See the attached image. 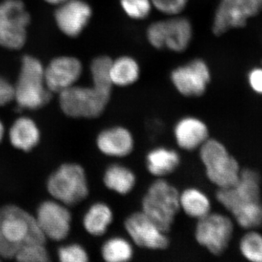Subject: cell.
<instances>
[{"instance_id":"6da1fadb","label":"cell","mask_w":262,"mask_h":262,"mask_svg":"<svg viewBox=\"0 0 262 262\" xmlns=\"http://www.w3.org/2000/svg\"><path fill=\"white\" fill-rule=\"evenodd\" d=\"M46 242L34 215L16 205L0 208V257L13 259L26 245Z\"/></svg>"},{"instance_id":"7a4b0ae2","label":"cell","mask_w":262,"mask_h":262,"mask_svg":"<svg viewBox=\"0 0 262 262\" xmlns=\"http://www.w3.org/2000/svg\"><path fill=\"white\" fill-rule=\"evenodd\" d=\"M113 85L94 82L90 86L74 85L59 94V105L67 116L94 119L101 116L111 100Z\"/></svg>"},{"instance_id":"3957f363","label":"cell","mask_w":262,"mask_h":262,"mask_svg":"<svg viewBox=\"0 0 262 262\" xmlns=\"http://www.w3.org/2000/svg\"><path fill=\"white\" fill-rule=\"evenodd\" d=\"M14 89V101L21 110H39L51 101L53 95L46 84L45 67L32 56L22 58Z\"/></svg>"},{"instance_id":"277c9868","label":"cell","mask_w":262,"mask_h":262,"mask_svg":"<svg viewBox=\"0 0 262 262\" xmlns=\"http://www.w3.org/2000/svg\"><path fill=\"white\" fill-rule=\"evenodd\" d=\"M177 188L164 179L151 183L141 201V211L168 233L180 211Z\"/></svg>"},{"instance_id":"5b68a950","label":"cell","mask_w":262,"mask_h":262,"mask_svg":"<svg viewBox=\"0 0 262 262\" xmlns=\"http://www.w3.org/2000/svg\"><path fill=\"white\" fill-rule=\"evenodd\" d=\"M194 29L189 18L182 15L155 20L148 26L146 39L151 47L182 53L190 46Z\"/></svg>"},{"instance_id":"8992f818","label":"cell","mask_w":262,"mask_h":262,"mask_svg":"<svg viewBox=\"0 0 262 262\" xmlns=\"http://www.w3.org/2000/svg\"><path fill=\"white\" fill-rule=\"evenodd\" d=\"M260 178L251 169L241 170L238 182L232 187L218 189L215 198L234 218L261 208Z\"/></svg>"},{"instance_id":"52a82bcc","label":"cell","mask_w":262,"mask_h":262,"mask_svg":"<svg viewBox=\"0 0 262 262\" xmlns=\"http://www.w3.org/2000/svg\"><path fill=\"white\" fill-rule=\"evenodd\" d=\"M199 149L207 178L218 189L232 187L238 182L242 170L222 142L209 138Z\"/></svg>"},{"instance_id":"ba28073f","label":"cell","mask_w":262,"mask_h":262,"mask_svg":"<svg viewBox=\"0 0 262 262\" xmlns=\"http://www.w3.org/2000/svg\"><path fill=\"white\" fill-rule=\"evenodd\" d=\"M50 195L70 207L79 204L89 194L84 168L77 163H64L51 174L47 181Z\"/></svg>"},{"instance_id":"9c48e42d","label":"cell","mask_w":262,"mask_h":262,"mask_svg":"<svg viewBox=\"0 0 262 262\" xmlns=\"http://www.w3.org/2000/svg\"><path fill=\"white\" fill-rule=\"evenodd\" d=\"M31 17L21 0H4L0 3V46L21 49L27 42Z\"/></svg>"},{"instance_id":"30bf717a","label":"cell","mask_w":262,"mask_h":262,"mask_svg":"<svg viewBox=\"0 0 262 262\" xmlns=\"http://www.w3.org/2000/svg\"><path fill=\"white\" fill-rule=\"evenodd\" d=\"M262 12V0H220L212 20L215 36L244 28L248 20Z\"/></svg>"},{"instance_id":"8fae6325","label":"cell","mask_w":262,"mask_h":262,"mask_svg":"<svg viewBox=\"0 0 262 262\" xmlns=\"http://www.w3.org/2000/svg\"><path fill=\"white\" fill-rule=\"evenodd\" d=\"M232 220L220 213H209L198 220L194 237L198 244L215 256L222 254L232 239Z\"/></svg>"},{"instance_id":"7c38bea8","label":"cell","mask_w":262,"mask_h":262,"mask_svg":"<svg viewBox=\"0 0 262 262\" xmlns=\"http://www.w3.org/2000/svg\"><path fill=\"white\" fill-rule=\"evenodd\" d=\"M170 80L184 97H200L206 94L211 84L212 72L204 59L196 58L175 67L170 72Z\"/></svg>"},{"instance_id":"4fadbf2b","label":"cell","mask_w":262,"mask_h":262,"mask_svg":"<svg viewBox=\"0 0 262 262\" xmlns=\"http://www.w3.org/2000/svg\"><path fill=\"white\" fill-rule=\"evenodd\" d=\"M34 217L46 239L60 242L70 233L72 213L68 206L56 200L42 202L38 207Z\"/></svg>"},{"instance_id":"5bb4252c","label":"cell","mask_w":262,"mask_h":262,"mask_svg":"<svg viewBox=\"0 0 262 262\" xmlns=\"http://www.w3.org/2000/svg\"><path fill=\"white\" fill-rule=\"evenodd\" d=\"M124 227L131 241L139 247L160 251L166 249L170 244L168 233L142 211L129 215Z\"/></svg>"},{"instance_id":"9a60e30c","label":"cell","mask_w":262,"mask_h":262,"mask_svg":"<svg viewBox=\"0 0 262 262\" xmlns=\"http://www.w3.org/2000/svg\"><path fill=\"white\" fill-rule=\"evenodd\" d=\"M82 72L83 65L76 57H57L45 68V79L48 89L53 94H59L75 85Z\"/></svg>"},{"instance_id":"2e32d148","label":"cell","mask_w":262,"mask_h":262,"mask_svg":"<svg viewBox=\"0 0 262 262\" xmlns=\"http://www.w3.org/2000/svg\"><path fill=\"white\" fill-rule=\"evenodd\" d=\"M93 16L91 5L84 0H67L58 5L55 11L57 27L69 37H79Z\"/></svg>"},{"instance_id":"e0dca14e","label":"cell","mask_w":262,"mask_h":262,"mask_svg":"<svg viewBox=\"0 0 262 262\" xmlns=\"http://www.w3.org/2000/svg\"><path fill=\"white\" fill-rule=\"evenodd\" d=\"M96 143L103 155L117 158L128 156L135 145L130 131L122 126L108 127L101 131L96 137Z\"/></svg>"},{"instance_id":"ac0fdd59","label":"cell","mask_w":262,"mask_h":262,"mask_svg":"<svg viewBox=\"0 0 262 262\" xmlns=\"http://www.w3.org/2000/svg\"><path fill=\"white\" fill-rule=\"evenodd\" d=\"M173 134L177 145L186 151L200 149L209 139V130L206 124L193 116L180 119L174 127Z\"/></svg>"},{"instance_id":"d6986e66","label":"cell","mask_w":262,"mask_h":262,"mask_svg":"<svg viewBox=\"0 0 262 262\" xmlns=\"http://www.w3.org/2000/svg\"><path fill=\"white\" fill-rule=\"evenodd\" d=\"M8 139L11 145L15 149L30 151L40 141V130L37 124L30 117H18L10 127Z\"/></svg>"},{"instance_id":"ffe728a7","label":"cell","mask_w":262,"mask_h":262,"mask_svg":"<svg viewBox=\"0 0 262 262\" xmlns=\"http://www.w3.org/2000/svg\"><path fill=\"white\" fill-rule=\"evenodd\" d=\"M141 66L134 57L122 55L113 59L110 67V78L113 87L127 88L139 81Z\"/></svg>"},{"instance_id":"44dd1931","label":"cell","mask_w":262,"mask_h":262,"mask_svg":"<svg viewBox=\"0 0 262 262\" xmlns=\"http://www.w3.org/2000/svg\"><path fill=\"white\" fill-rule=\"evenodd\" d=\"M181 163L180 155L176 150L157 147L146 155V166L150 174L163 179L173 173Z\"/></svg>"},{"instance_id":"7402d4cb","label":"cell","mask_w":262,"mask_h":262,"mask_svg":"<svg viewBox=\"0 0 262 262\" xmlns=\"http://www.w3.org/2000/svg\"><path fill=\"white\" fill-rule=\"evenodd\" d=\"M113 220L112 208L106 203L98 202L91 205L84 213L82 225L88 233L94 237H100L106 233Z\"/></svg>"},{"instance_id":"603a6c76","label":"cell","mask_w":262,"mask_h":262,"mask_svg":"<svg viewBox=\"0 0 262 262\" xmlns=\"http://www.w3.org/2000/svg\"><path fill=\"white\" fill-rule=\"evenodd\" d=\"M103 182L110 190L125 195L135 187L136 177L135 173L125 165L113 164L105 170Z\"/></svg>"},{"instance_id":"cb8c5ba5","label":"cell","mask_w":262,"mask_h":262,"mask_svg":"<svg viewBox=\"0 0 262 262\" xmlns=\"http://www.w3.org/2000/svg\"><path fill=\"white\" fill-rule=\"evenodd\" d=\"M180 210L188 216L198 220L211 212L209 198L201 189L189 187L184 189L179 195Z\"/></svg>"},{"instance_id":"d4e9b609","label":"cell","mask_w":262,"mask_h":262,"mask_svg":"<svg viewBox=\"0 0 262 262\" xmlns=\"http://www.w3.org/2000/svg\"><path fill=\"white\" fill-rule=\"evenodd\" d=\"M101 257L107 262H126L134 256V248L130 241L124 237H110L101 248Z\"/></svg>"},{"instance_id":"484cf974","label":"cell","mask_w":262,"mask_h":262,"mask_svg":"<svg viewBox=\"0 0 262 262\" xmlns=\"http://www.w3.org/2000/svg\"><path fill=\"white\" fill-rule=\"evenodd\" d=\"M239 251L248 261L262 262V234L256 231H249L239 241Z\"/></svg>"},{"instance_id":"4316f807","label":"cell","mask_w":262,"mask_h":262,"mask_svg":"<svg viewBox=\"0 0 262 262\" xmlns=\"http://www.w3.org/2000/svg\"><path fill=\"white\" fill-rule=\"evenodd\" d=\"M124 14L134 20H145L152 11L151 0H119Z\"/></svg>"},{"instance_id":"83f0119b","label":"cell","mask_w":262,"mask_h":262,"mask_svg":"<svg viewBox=\"0 0 262 262\" xmlns=\"http://www.w3.org/2000/svg\"><path fill=\"white\" fill-rule=\"evenodd\" d=\"M14 259L20 262H46L50 261V256L45 243H33L20 248Z\"/></svg>"},{"instance_id":"f1b7e54d","label":"cell","mask_w":262,"mask_h":262,"mask_svg":"<svg viewBox=\"0 0 262 262\" xmlns=\"http://www.w3.org/2000/svg\"><path fill=\"white\" fill-rule=\"evenodd\" d=\"M58 259L62 262H87L89 255L80 244H71L61 246L58 250Z\"/></svg>"},{"instance_id":"f546056e","label":"cell","mask_w":262,"mask_h":262,"mask_svg":"<svg viewBox=\"0 0 262 262\" xmlns=\"http://www.w3.org/2000/svg\"><path fill=\"white\" fill-rule=\"evenodd\" d=\"M153 8L167 17L182 15L190 0H151Z\"/></svg>"},{"instance_id":"4dcf8cb0","label":"cell","mask_w":262,"mask_h":262,"mask_svg":"<svg viewBox=\"0 0 262 262\" xmlns=\"http://www.w3.org/2000/svg\"><path fill=\"white\" fill-rule=\"evenodd\" d=\"M247 82L253 93L262 96V66L253 67L249 70Z\"/></svg>"},{"instance_id":"1f68e13d","label":"cell","mask_w":262,"mask_h":262,"mask_svg":"<svg viewBox=\"0 0 262 262\" xmlns=\"http://www.w3.org/2000/svg\"><path fill=\"white\" fill-rule=\"evenodd\" d=\"M14 85L0 76V106L8 105L14 101Z\"/></svg>"},{"instance_id":"d6a6232c","label":"cell","mask_w":262,"mask_h":262,"mask_svg":"<svg viewBox=\"0 0 262 262\" xmlns=\"http://www.w3.org/2000/svg\"><path fill=\"white\" fill-rule=\"evenodd\" d=\"M5 134V129L4 126V124L2 122V120H0V143L3 141V139H4Z\"/></svg>"},{"instance_id":"836d02e7","label":"cell","mask_w":262,"mask_h":262,"mask_svg":"<svg viewBox=\"0 0 262 262\" xmlns=\"http://www.w3.org/2000/svg\"><path fill=\"white\" fill-rule=\"evenodd\" d=\"M45 2L50 5H61V3H64L67 0H44Z\"/></svg>"}]
</instances>
